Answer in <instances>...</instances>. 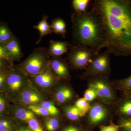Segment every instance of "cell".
<instances>
[{
    "mask_svg": "<svg viewBox=\"0 0 131 131\" xmlns=\"http://www.w3.org/2000/svg\"><path fill=\"white\" fill-rule=\"evenodd\" d=\"M97 97L96 92L92 88H89L85 91L84 93V99L88 102H90Z\"/></svg>",
    "mask_w": 131,
    "mask_h": 131,
    "instance_id": "1f68e13d",
    "label": "cell"
},
{
    "mask_svg": "<svg viewBox=\"0 0 131 131\" xmlns=\"http://www.w3.org/2000/svg\"><path fill=\"white\" fill-rule=\"evenodd\" d=\"M27 123L28 127L32 131H44L39 122L36 118L30 119Z\"/></svg>",
    "mask_w": 131,
    "mask_h": 131,
    "instance_id": "4dcf8cb0",
    "label": "cell"
},
{
    "mask_svg": "<svg viewBox=\"0 0 131 131\" xmlns=\"http://www.w3.org/2000/svg\"><path fill=\"white\" fill-rule=\"evenodd\" d=\"M69 44L67 41L51 40L47 49L48 54L50 57H61L69 52Z\"/></svg>",
    "mask_w": 131,
    "mask_h": 131,
    "instance_id": "4fadbf2b",
    "label": "cell"
},
{
    "mask_svg": "<svg viewBox=\"0 0 131 131\" xmlns=\"http://www.w3.org/2000/svg\"><path fill=\"white\" fill-rule=\"evenodd\" d=\"M72 96L73 93L70 89L66 86H63L57 91L55 98L58 103L62 104L69 100Z\"/></svg>",
    "mask_w": 131,
    "mask_h": 131,
    "instance_id": "ac0fdd59",
    "label": "cell"
},
{
    "mask_svg": "<svg viewBox=\"0 0 131 131\" xmlns=\"http://www.w3.org/2000/svg\"><path fill=\"white\" fill-rule=\"evenodd\" d=\"M9 99L3 91L0 92V115H6L9 112Z\"/></svg>",
    "mask_w": 131,
    "mask_h": 131,
    "instance_id": "603a6c76",
    "label": "cell"
},
{
    "mask_svg": "<svg viewBox=\"0 0 131 131\" xmlns=\"http://www.w3.org/2000/svg\"><path fill=\"white\" fill-rule=\"evenodd\" d=\"M8 114L9 117L14 121L27 122L30 119L36 118L35 114L28 108L18 103L10 105Z\"/></svg>",
    "mask_w": 131,
    "mask_h": 131,
    "instance_id": "30bf717a",
    "label": "cell"
},
{
    "mask_svg": "<svg viewBox=\"0 0 131 131\" xmlns=\"http://www.w3.org/2000/svg\"><path fill=\"white\" fill-rule=\"evenodd\" d=\"M8 71L5 73H0V92L3 91Z\"/></svg>",
    "mask_w": 131,
    "mask_h": 131,
    "instance_id": "e575fe53",
    "label": "cell"
},
{
    "mask_svg": "<svg viewBox=\"0 0 131 131\" xmlns=\"http://www.w3.org/2000/svg\"><path fill=\"white\" fill-rule=\"evenodd\" d=\"M90 1V0H73L72 6L75 12L78 13L86 12V9Z\"/></svg>",
    "mask_w": 131,
    "mask_h": 131,
    "instance_id": "484cf974",
    "label": "cell"
},
{
    "mask_svg": "<svg viewBox=\"0 0 131 131\" xmlns=\"http://www.w3.org/2000/svg\"><path fill=\"white\" fill-rule=\"evenodd\" d=\"M89 86L96 92L97 97L105 102H113L116 99L107 76H94L89 78Z\"/></svg>",
    "mask_w": 131,
    "mask_h": 131,
    "instance_id": "52a82bcc",
    "label": "cell"
},
{
    "mask_svg": "<svg viewBox=\"0 0 131 131\" xmlns=\"http://www.w3.org/2000/svg\"><path fill=\"white\" fill-rule=\"evenodd\" d=\"M117 112L120 118H131V95H124L117 106Z\"/></svg>",
    "mask_w": 131,
    "mask_h": 131,
    "instance_id": "9a60e30c",
    "label": "cell"
},
{
    "mask_svg": "<svg viewBox=\"0 0 131 131\" xmlns=\"http://www.w3.org/2000/svg\"><path fill=\"white\" fill-rule=\"evenodd\" d=\"M32 84L20 93L13 101L24 106L38 105L44 101L45 97Z\"/></svg>",
    "mask_w": 131,
    "mask_h": 131,
    "instance_id": "ba28073f",
    "label": "cell"
},
{
    "mask_svg": "<svg viewBox=\"0 0 131 131\" xmlns=\"http://www.w3.org/2000/svg\"><path fill=\"white\" fill-rule=\"evenodd\" d=\"M99 54L96 49L69 43V52L66 58L72 68L82 70L86 69Z\"/></svg>",
    "mask_w": 131,
    "mask_h": 131,
    "instance_id": "5b68a950",
    "label": "cell"
},
{
    "mask_svg": "<svg viewBox=\"0 0 131 131\" xmlns=\"http://www.w3.org/2000/svg\"><path fill=\"white\" fill-rule=\"evenodd\" d=\"M15 127V121L6 115H0V131H13Z\"/></svg>",
    "mask_w": 131,
    "mask_h": 131,
    "instance_id": "44dd1931",
    "label": "cell"
},
{
    "mask_svg": "<svg viewBox=\"0 0 131 131\" xmlns=\"http://www.w3.org/2000/svg\"><path fill=\"white\" fill-rule=\"evenodd\" d=\"M29 77L34 86L43 90L49 89L59 81L52 73L49 66L42 73Z\"/></svg>",
    "mask_w": 131,
    "mask_h": 131,
    "instance_id": "9c48e42d",
    "label": "cell"
},
{
    "mask_svg": "<svg viewBox=\"0 0 131 131\" xmlns=\"http://www.w3.org/2000/svg\"><path fill=\"white\" fill-rule=\"evenodd\" d=\"M14 37L7 24L0 22V42L6 44Z\"/></svg>",
    "mask_w": 131,
    "mask_h": 131,
    "instance_id": "d6986e66",
    "label": "cell"
},
{
    "mask_svg": "<svg viewBox=\"0 0 131 131\" xmlns=\"http://www.w3.org/2000/svg\"><path fill=\"white\" fill-rule=\"evenodd\" d=\"M49 66L54 74L59 80L70 77L67 63L61 57L51 58Z\"/></svg>",
    "mask_w": 131,
    "mask_h": 131,
    "instance_id": "8fae6325",
    "label": "cell"
},
{
    "mask_svg": "<svg viewBox=\"0 0 131 131\" xmlns=\"http://www.w3.org/2000/svg\"><path fill=\"white\" fill-rule=\"evenodd\" d=\"M75 106L79 110L80 117L84 116L89 111L91 107L89 102H87L84 98L77 100L75 103Z\"/></svg>",
    "mask_w": 131,
    "mask_h": 131,
    "instance_id": "7402d4cb",
    "label": "cell"
},
{
    "mask_svg": "<svg viewBox=\"0 0 131 131\" xmlns=\"http://www.w3.org/2000/svg\"><path fill=\"white\" fill-rule=\"evenodd\" d=\"M108 50L99 54L93 59L82 75L83 79L94 76H107L110 71V54Z\"/></svg>",
    "mask_w": 131,
    "mask_h": 131,
    "instance_id": "8992f818",
    "label": "cell"
},
{
    "mask_svg": "<svg viewBox=\"0 0 131 131\" xmlns=\"http://www.w3.org/2000/svg\"><path fill=\"white\" fill-rule=\"evenodd\" d=\"M50 26L53 33L61 35L63 38L65 37L66 25L63 19L60 18L54 19Z\"/></svg>",
    "mask_w": 131,
    "mask_h": 131,
    "instance_id": "e0dca14e",
    "label": "cell"
},
{
    "mask_svg": "<svg viewBox=\"0 0 131 131\" xmlns=\"http://www.w3.org/2000/svg\"><path fill=\"white\" fill-rule=\"evenodd\" d=\"M13 63L6 60H0V73L8 72L13 67Z\"/></svg>",
    "mask_w": 131,
    "mask_h": 131,
    "instance_id": "f546056e",
    "label": "cell"
},
{
    "mask_svg": "<svg viewBox=\"0 0 131 131\" xmlns=\"http://www.w3.org/2000/svg\"><path fill=\"white\" fill-rule=\"evenodd\" d=\"M9 57L13 62L19 61L23 57L20 45L18 40L15 37L5 44Z\"/></svg>",
    "mask_w": 131,
    "mask_h": 131,
    "instance_id": "5bb4252c",
    "label": "cell"
},
{
    "mask_svg": "<svg viewBox=\"0 0 131 131\" xmlns=\"http://www.w3.org/2000/svg\"><path fill=\"white\" fill-rule=\"evenodd\" d=\"M27 107L34 114L38 115L43 117L50 116L48 111L45 108L39 105H30L27 106Z\"/></svg>",
    "mask_w": 131,
    "mask_h": 131,
    "instance_id": "83f0119b",
    "label": "cell"
},
{
    "mask_svg": "<svg viewBox=\"0 0 131 131\" xmlns=\"http://www.w3.org/2000/svg\"><path fill=\"white\" fill-rule=\"evenodd\" d=\"M114 83L124 95H131V75L125 79L114 81Z\"/></svg>",
    "mask_w": 131,
    "mask_h": 131,
    "instance_id": "ffe728a7",
    "label": "cell"
},
{
    "mask_svg": "<svg viewBox=\"0 0 131 131\" xmlns=\"http://www.w3.org/2000/svg\"><path fill=\"white\" fill-rule=\"evenodd\" d=\"M64 111L66 115L71 120H77L80 117L79 110L75 106H67Z\"/></svg>",
    "mask_w": 131,
    "mask_h": 131,
    "instance_id": "d4e9b609",
    "label": "cell"
},
{
    "mask_svg": "<svg viewBox=\"0 0 131 131\" xmlns=\"http://www.w3.org/2000/svg\"><path fill=\"white\" fill-rule=\"evenodd\" d=\"M50 57L46 47L34 49L27 58L16 67L29 77L35 76L42 73L49 66Z\"/></svg>",
    "mask_w": 131,
    "mask_h": 131,
    "instance_id": "3957f363",
    "label": "cell"
},
{
    "mask_svg": "<svg viewBox=\"0 0 131 131\" xmlns=\"http://www.w3.org/2000/svg\"><path fill=\"white\" fill-rule=\"evenodd\" d=\"M0 60H6L14 63V62L9 57L5 44L1 42H0Z\"/></svg>",
    "mask_w": 131,
    "mask_h": 131,
    "instance_id": "d6a6232c",
    "label": "cell"
},
{
    "mask_svg": "<svg viewBox=\"0 0 131 131\" xmlns=\"http://www.w3.org/2000/svg\"><path fill=\"white\" fill-rule=\"evenodd\" d=\"M32 84L30 77L18 67L14 66L8 73L3 92L9 100L13 101Z\"/></svg>",
    "mask_w": 131,
    "mask_h": 131,
    "instance_id": "277c9868",
    "label": "cell"
},
{
    "mask_svg": "<svg viewBox=\"0 0 131 131\" xmlns=\"http://www.w3.org/2000/svg\"><path fill=\"white\" fill-rule=\"evenodd\" d=\"M118 126L121 131H131V118H120Z\"/></svg>",
    "mask_w": 131,
    "mask_h": 131,
    "instance_id": "f1b7e54d",
    "label": "cell"
},
{
    "mask_svg": "<svg viewBox=\"0 0 131 131\" xmlns=\"http://www.w3.org/2000/svg\"><path fill=\"white\" fill-rule=\"evenodd\" d=\"M44 122L45 127L47 131H56L59 127V122L56 118L46 119Z\"/></svg>",
    "mask_w": 131,
    "mask_h": 131,
    "instance_id": "4316f807",
    "label": "cell"
},
{
    "mask_svg": "<svg viewBox=\"0 0 131 131\" xmlns=\"http://www.w3.org/2000/svg\"><path fill=\"white\" fill-rule=\"evenodd\" d=\"M92 9L103 24V49L116 56H131V0H95Z\"/></svg>",
    "mask_w": 131,
    "mask_h": 131,
    "instance_id": "6da1fadb",
    "label": "cell"
},
{
    "mask_svg": "<svg viewBox=\"0 0 131 131\" xmlns=\"http://www.w3.org/2000/svg\"><path fill=\"white\" fill-rule=\"evenodd\" d=\"M72 37L74 45L96 49H103L105 30L101 18L91 8L89 12H74L71 16Z\"/></svg>",
    "mask_w": 131,
    "mask_h": 131,
    "instance_id": "7a4b0ae2",
    "label": "cell"
},
{
    "mask_svg": "<svg viewBox=\"0 0 131 131\" xmlns=\"http://www.w3.org/2000/svg\"><path fill=\"white\" fill-rule=\"evenodd\" d=\"M15 131H32L29 127L25 126L19 127Z\"/></svg>",
    "mask_w": 131,
    "mask_h": 131,
    "instance_id": "8d00e7d4",
    "label": "cell"
},
{
    "mask_svg": "<svg viewBox=\"0 0 131 131\" xmlns=\"http://www.w3.org/2000/svg\"><path fill=\"white\" fill-rule=\"evenodd\" d=\"M48 17L49 16L48 15H43L42 20L38 25H34L33 26L34 28L38 30L40 32V37L38 40L36 42L37 44L40 43L43 37L48 34H51L53 33V31L51 28L50 26L49 25L47 22Z\"/></svg>",
    "mask_w": 131,
    "mask_h": 131,
    "instance_id": "2e32d148",
    "label": "cell"
},
{
    "mask_svg": "<svg viewBox=\"0 0 131 131\" xmlns=\"http://www.w3.org/2000/svg\"><path fill=\"white\" fill-rule=\"evenodd\" d=\"M62 131H80L79 129L76 127L71 126L64 128Z\"/></svg>",
    "mask_w": 131,
    "mask_h": 131,
    "instance_id": "d590c367",
    "label": "cell"
},
{
    "mask_svg": "<svg viewBox=\"0 0 131 131\" xmlns=\"http://www.w3.org/2000/svg\"><path fill=\"white\" fill-rule=\"evenodd\" d=\"M15 131V130H14V131Z\"/></svg>",
    "mask_w": 131,
    "mask_h": 131,
    "instance_id": "74e56055",
    "label": "cell"
},
{
    "mask_svg": "<svg viewBox=\"0 0 131 131\" xmlns=\"http://www.w3.org/2000/svg\"><path fill=\"white\" fill-rule=\"evenodd\" d=\"M118 125H112L107 126H102L101 127L100 131H119Z\"/></svg>",
    "mask_w": 131,
    "mask_h": 131,
    "instance_id": "836d02e7",
    "label": "cell"
},
{
    "mask_svg": "<svg viewBox=\"0 0 131 131\" xmlns=\"http://www.w3.org/2000/svg\"><path fill=\"white\" fill-rule=\"evenodd\" d=\"M38 105L44 108L48 111L50 116L56 117L59 114V110L51 101H43Z\"/></svg>",
    "mask_w": 131,
    "mask_h": 131,
    "instance_id": "cb8c5ba5",
    "label": "cell"
},
{
    "mask_svg": "<svg viewBox=\"0 0 131 131\" xmlns=\"http://www.w3.org/2000/svg\"><path fill=\"white\" fill-rule=\"evenodd\" d=\"M107 115V110L104 106L100 104H95L89 110L90 122L93 125L99 124L105 119Z\"/></svg>",
    "mask_w": 131,
    "mask_h": 131,
    "instance_id": "7c38bea8",
    "label": "cell"
}]
</instances>
